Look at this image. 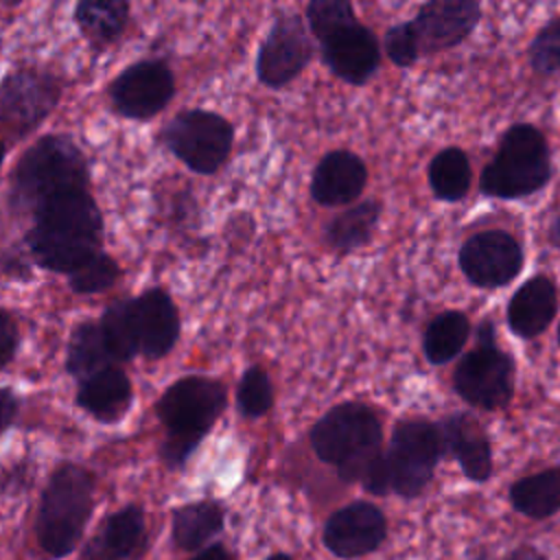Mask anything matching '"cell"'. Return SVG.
<instances>
[{
	"mask_svg": "<svg viewBox=\"0 0 560 560\" xmlns=\"http://www.w3.org/2000/svg\"><path fill=\"white\" fill-rule=\"evenodd\" d=\"M90 171L81 147L66 133H48L35 140L15 162L9 186L13 210L31 212L70 190H88Z\"/></svg>",
	"mask_w": 560,
	"mask_h": 560,
	"instance_id": "cell-1",
	"label": "cell"
},
{
	"mask_svg": "<svg viewBox=\"0 0 560 560\" xmlns=\"http://www.w3.org/2000/svg\"><path fill=\"white\" fill-rule=\"evenodd\" d=\"M311 446L322 462L335 466L343 481L361 483L383 453V427L370 405L348 400L313 424Z\"/></svg>",
	"mask_w": 560,
	"mask_h": 560,
	"instance_id": "cell-2",
	"label": "cell"
},
{
	"mask_svg": "<svg viewBox=\"0 0 560 560\" xmlns=\"http://www.w3.org/2000/svg\"><path fill=\"white\" fill-rule=\"evenodd\" d=\"M225 400L223 383L210 376H184L164 389L158 400V418L166 429L160 455L168 468L184 466L225 409Z\"/></svg>",
	"mask_w": 560,
	"mask_h": 560,
	"instance_id": "cell-3",
	"label": "cell"
},
{
	"mask_svg": "<svg viewBox=\"0 0 560 560\" xmlns=\"http://www.w3.org/2000/svg\"><path fill=\"white\" fill-rule=\"evenodd\" d=\"M551 177V158L542 131L529 122L505 129L497 153L483 166L479 190L486 197L521 199L538 192Z\"/></svg>",
	"mask_w": 560,
	"mask_h": 560,
	"instance_id": "cell-4",
	"label": "cell"
},
{
	"mask_svg": "<svg viewBox=\"0 0 560 560\" xmlns=\"http://www.w3.org/2000/svg\"><path fill=\"white\" fill-rule=\"evenodd\" d=\"M94 505V477L77 464H61L42 494L37 512V540L39 547L55 556H68L92 514Z\"/></svg>",
	"mask_w": 560,
	"mask_h": 560,
	"instance_id": "cell-5",
	"label": "cell"
},
{
	"mask_svg": "<svg viewBox=\"0 0 560 560\" xmlns=\"http://www.w3.org/2000/svg\"><path fill=\"white\" fill-rule=\"evenodd\" d=\"M475 341L477 346L455 365L453 389L464 402L477 409H503L514 398L516 363L510 352L497 346V328L492 319L479 322Z\"/></svg>",
	"mask_w": 560,
	"mask_h": 560,
	"instance_id": "cell-6",
	"label": "cell"
},
{
	"mask_svg": "<svg viewBox=\"0 0 560 560\" xmlns=\"http://www.w3.org/2000/svg\"><path fill=\"white\" fill-rule=\"evenodd\" d=\"M444 453L440 424L427 418L398 420L385 448L392 492L402 499L420 497Z\"/></svg>",
	"mask_w": 560,
	"mask_h": 560,
	"instance_id": "cell-7",
	"label": "cell"
},
{
	"mask_svg": "<svg viewBox=\"0 0 560 560\" xmlns=\"http://www.w3.org/2000/svg\"><path fill=\"white\" fill-rule=\"evenodd\" d=\"M164 147L199 175L217 173L234 144V127L210 109L177 112L162 129Z\"/></svg>",
	"mask_w": 560,
	"mask_h": 560,
	"instance_id": "cell-8",
	"label": "cell"
},
{
	"mask_svg": "<svg viewBox=\"0 0 560 560\" xmlns=\"http://www.w3.org/2000/svg\"><path fill=\"white\" fill-rule=\"evenodd\" d=\"M61 79L48 70L22 66L0 81V127L11 138L35 131L61 101Z\"/></svg>",
	"mask_w": 560,
	"mask_h": 560,
	"instance_id": "cell-9",
	"label": "cell"
},
{
	"mask_svg": "<svg viewBox=\"0 0 560 560\" xmlns=\"http://www.w3.org/2000/svg\"><path fill=\"white\" fill-rule=\"evenodd\" d=\"M313 42L298 13H278L256 55V77L262 85L280 90L308 66Z\"/></svg>",
	"mask_w": 560,
	"mask_h": 560,
	"instance_id": "cell-10",
	"label": "cell"
},
{
	"mask_svg": "<svg viewBox=\"0 0 560 560\" xmlns=\"http://www.w3.org/2000/svg\"><path fill=\"white\" fill-rule=\"evenodd\" d=\"M175 94V77L162 59H140L127 66L109 85L116 114L131 120L158 116Z\"/></svg>",
	"mask_w": 560,
	"mask_h": 560,
	"instance_id": "cell-11",
	"label": "cell"
},
{
	"mask_svg": "<svg viewBox=\"0 0 560 560\" xmlns=\"http://www.w3.org/2000/svg\"><path fill=\"white\" fill-rule=\"evenodd\" d=\"M457 262L470 284L479 289H499L521 273L525 254L510 232L483 230L464 241Z\"/></svg>",
	"mask_w": 560,
	"mask_h": 560,
	"instance_id": "cell-12",
	"label": "cell"
},
{
	"mask_svg": "<svg viewBox=\"0 0 560 560\" xmlns=\"http://www.w3.org/2000/svg\"><path fill=\"white\" fill-rule=\"evenodd\" d=\"M479 0H427L409 26L420 55H435L459 46L479 24Z\"/></svg>",
	"mask_w": 560,
	"mask_h": 560,
	"instance_id": "cell-13",
	"label": "cell"
},
{
	"mask_svg": "<svg viewBox=\"0 0 560 560\" xmlns=\"http://www.w3.org/2000/svg\"><path fill=\"white\" fill-rule=\"evenodd\" d=\"M387 538V518L370 501H352L332 512L324 525V547L343 560L376 551Z\"/></svg>",
	"mask_w": 560,
	"mask_h": 560,
	"instance_id": "cell-14",
	"label": "cell"
},
{
	"mask_svg": "<svg viewBox=\"0 0 560 560\" xmlns=\"http://www.w3.org/2000/svg\"><path fill=\"white\" fill-rule=\"evenodd\" d=\"M129 302L140 354L149 359L168 354L179 337V313L173 298L162 287H153Z\"/></svg>",
	"mask_w": 560,
	"mask_h": 560,
	"instance_id": "cell-15",
	"label": "cell"
},
{
	"mask_svg": "<svg viewBox=\"0 0 560 560\" xmlns=\"http://www.w3.org/2000/svg\"><path fill=\"white\" fill-rule=\"evenodd\" d=\"M322 57L335 77L350 85H363L381 63V46L368 26L354 22L322 42Z\"/></svg>",
	"mask_w": 560,
	"mask_h": 560,
	"instance_id": "cell-16",
	"label": "cell"
},
{
	"mask_svg": "<svg viewBox=\"0 0 560 560\" xmlns=\"http://www.w3.org/2000/svg\"><path fill=\"white\" fill-rule=\"evenodd\" d=\"M28 258L37 265L44 267L46 271L52 273H63L70 276L77 271L81 265H85L94 254L101 252L103 241L39 225L33 223V228L24 236Z\"/></svg>",
	"mask_w": 560,
	"mask_h": 560,
	"instance_id": "cell-17",
	"label": "cell"
},
{
	"mask_svg": "<svg viewBox=\"0 0 560 560\" xmlns=\"http://www.w3.org/2000/svg\"><path fill=\"white\" fill-rule=\"evenodd\" d=\"M365 184V162L348 149H335L317 162L311 177V197L319 206H348L361 197Z\"/></svg>",
	"mask_w": 560,
	"mask_h": 560,
	"instance_id": "cell-18",
	"label": "cell"
},
{
	"mask_svg": "<svg viewBox=\"0 0 560 560\" xmlns=\"http://www.w3.org/2000/svg\"><path fill=\"white\" fill-rule=\"evenodd\" d=\"M438 424L444 438V451L455 457L462 472L475 483L488 481L492 477V446L477 418L457 411Z\"/></svg>",
	"mask_w": 560,
	"mask_h": 560,
	"instance_id": "cell-19",
	"label": "cell"
},
{
	"mask_svg": "<svg viewBox=\"0 0 560 560\" xmlns=\"http://www.w3.org/2000/svg\"><path fill=\"white\" fill-rule=\"evenodd\" d=\"M558 313V291L551 278L532 276L525 280L508 302V328L521 339L542 335Z\"/></svg>",
	"mask_w": 560,
	"mask_h": 560,
	"instance_id": "cell-20",
	"label": "cell"
},
{
	"mask_svg": "<svg viewBox=\"0 0 560 560\" xmlns=\"http://www.w3.org/2000/svg\"><path fill=\"white\" fill-rule=\"evenodd\" d=\"M33 221L103 241V214L88 190H70L50 197L33 210Z\"/></svg>",
	"mask_w": 560,
	"mask_h": 560,
	"instance_id": "cell-21",
	"label": "cell"
},
{
	"mask_svg": "<svg viewBox=\"0 0 560 560\" xmlns=\"http://www.w3.org/2000/svg\"><path fill=\"white\" fill-rule=\"evenodd\" d=\"M131 394L129 376L120 368L107 365L79 381L77 405L101 422H116L127 413Z\"/></svg>",
	"mask_w": 560,
	"mask_h": 560,
	"instance_id": "cell-22",
	"label": "cell"
},
{
	"mask_svg": "<svg viewBox=\"0 0 560 560\" xmlns=\"http://www.w3.org/2000/svg\"><path fill=\"white\" fill-rule=\"evenodd\" d=\"M144 538V514L138 505H127L120 512L107 516L96 536H92L81 560H125Z\"/></svg>",
	"mask_w": 560,
	"mask_h": 560,
	"instance_id": "cell-23",
	"label": "cell"
},
{
	"mask_svg": "<svg viewBox=\"0 0 560 560\" xmlns=\"http://www.w3.org/2000/svg\"><path fill=\"white\" fill-rule=\"evenodd\" d=\"M383 206L378 199H365L335 214L324 225V241L339 254H350L365 247L378 225Z\"/></svg>",
	"mask_w": 560,
	"mask_h": 560,
	"instance_id": "cell-24",
	"label": "cell"
},
{
	"mask_svg": "<svg viewBox=\"0 0 560 560\" xmlns=\"http://www.w3.org/2000/svg\"><path fill=\"white\" fill-rule=\"evenodd\" d=\"M512 508L534 521H545L560 512V466L516 479L508 490Z\"/></svg>",
	"mask_w": 560,
	"mask_h": 560,
	"instance_id": "cell-25",
	"label": "cell"
},
{
	"mask_svg": "<svg viewBox=\"0 0 560 560\" xmlns=\"http://www.w3.org/2000/svg\"><path fill=\"white\" fill-rule=\"evenodd\" d=\"M129 0H77L74 22L92 46L116 42L129 24Z\"/></svg>",
	"mask_w": 560,
	"mask_h": 560,
	"instance_id": "cell-26",
	"label": "cell"
},
{
	"mask_svg": "<svg viewBox=\"0 0 560 560\" xmlns=\"http://www.w3.org/2000/svg\"><path fill=\"white\" fill-rule=\"evenodd\" d=\"M223 527V508L217 501H195L173 512V540L179 549H201Z\"/></svg>",
	"mask_w": 560,
	"mask_h": 560,
	"instance_id": "cell-27",
	"label": "cell"
},
{
	"mask_svg": "<svg viewBox=\"0 0 560 560\" xmlns=\"http://www.w3.org/2000/svg\"><path fill=\"white\" fill-rule=\"evenodd\" d=\"M470 337V319L462 311L438 313L424 328L422 350L429 363L444 365L453 361Z\"/></svg>",
	"mask_w": 560,
	"mask_h": 560,
	"instance_id": "cell-28",
	"label": "cell"
},
{
	"mask_svg": "<svg viewBox=\"0 0 560 560\" xmlns=\"http://www.w3.org/2000/svg\"><path fill=\"white\" fill-rule=\"evenodd\" d=\"M114 357L105 343V337L101 332L98 322H81L74 326L70 341H68V354H66V368L77 378L83 381L92 376L94 372L114 365Z\"/></svg>",
	"mask_w": 560,
	"mask_h": 560,
	"instance_id": "cell-29",
	"label": "cell"
},
{
	"mask_svg": "<svg viewBox=\"0 0 560 560\" xmlns=\"http://www.w3.org/2000/svg\"><path fill=\"white\" fill-rule=\"evenodd\" d=\"M472 184L470 160L459 147H444L429 162V186L440 201H459Z\"/></svg>",
	"mask_w": 560,
	"mask_h": 560,
	"instance_id": "cell-30",
	"label": "cell"
},
{
	"mask_svg": "<svg viewBox=\"0 0 560 560\" xmlns=\"http://www.w3.org/2000/svg\"><path fill=\"white\" fill-rule=\"evenodd\" d=\"M98 326H101V332L105 337V343H107L114 361H129L140 352L129 300L112 302L103 311Z\"/></svg>",
	"mask_w": 560,
	"mask_h": 560,
	"instance_id": "cell-31",
	"label": "cell"
},
{
	"mask_svg": "<svg viewBox=\"0 0 560 560\" xmlns=\"http://www.w3.org/2000/svg\"><path fill=\"white\" fill-rule=\"evenodd\" d=\"M354 22L357 15L350 0H308L306 4V24L319 44Z\"/></svg>",
	"mask_w": 560,
	"mask_h": 560,
	"instance_id": "cell-32",
	"label": "cell"
},
{
	"mask_svg": "<svg viewBox=\"0 0 560 560\" xmlns=\"http://www.w3.org/2000/svg\"><path fill=\"white\" fill-rule=\"evenodd\" d=\"M120 276H122L120 265L101 249L85 265H81L77 271L68 276V284L74 293L90 295V293L107 291L120 280Z\"/></svg>",
	"mask_w": 560,
	"mask_h": 560,
	"instance_id": "cell-33",
	"label": "cell"
},
{
	"mask_svg": "<svg viewBox=\"0 0 560 560\" xmlns=\"http://www.w3.org/2000/svg\"><path fill=\"white\" fill-rule=\"evenodd\" d=\"M238 411L247 418L265 416L273 405V387L267 372L258 365H252L243 372L236 387Z\"/></svg>",
	"mask_w": 560,
	"mask_h": 560,
	"instance_id": "cell-34",
	"label": "cell"
},
{
	"mask_svg": "<svg viewBox=\"0 0 560 560\" xmlns=\"http://www.w3.org/2000/svg\"><path fill=\"white\" fill-rule=\"evenodd\" d=\"M532 68L538 74L560 72V18L547 22L527 48Z\"/></svg>",
	"mask_w": 560,
	"mask_h": 560,
	"instance_id": "cell-35",
	"label": "cell"
},
{
	"mask_svg": "<svg viewBox=\"0 0 560 560\" xmlns=\"http://www.w3.org/2000/svg\"><path fill=\"white\" fill-rule=\"evenodd\" d=\"M383 46H385V55L389 57V61L400 68H411L420 57L418 42H416V35H413L409 22H398V24L389 26L383 37Z\"/></svg>",
	"mask_w": 560,
	"mask_h": 560,
	"instance_id": "cell-36",
	"label": "cell"
},
{
	"mask_svg": "<svg viewBox=\"0 0 560 560\" xmlns=\"http://www.w3.org/2000/svg\"><path fill=\"white\" fill-rule=\"evenodd\" d=\"M20 341V330L13 315L0 308V370L13 359Z\"/></svg>",
	"mask_w": 560,
	"mask_h": 560,
	"instance_id": "cell-37",
	"label": "cell"
},
{
	"mask_svg": "<svg viewBox=\"0 0 560 560\" xmlns=\"http://www.w3.org/2000/svg\"><path fill=\"white\" fill-rule=\"evenodd\" d=\"M18 398L9 387H0V433L15 420Z\"/></svg>",
	"mask_w": 560,
	"mask_h": 560,
	"instance_id": "cell-38",
	"label": "cell"
},
{
	"mask_svg": "<svg viewBox=\"0 0 560 560\" xmlns=\"http://www.w3.org/2000/svg\"><path fill=\"white\" fill-rule=\"evenodd\" d=\"M190 560H234V556L223 547V545H210L206 549H201L195 558Z\"/></svg>",
	"mask_w": 560,
	"mask_h": 560,
	"instance_id": "cell-39",
	"label": "cell"
},
{
	"mask_svg": "<svg viewBox=\"0 0 560 560\" xmlns=\"http://www.w3.org/2000/svg\"><path fill=\"white\" fill-rule=\"evenodd\" d=\"M503 560H545L542 553H538L534 547L529 545H521L516 549H512Z\"/></svg>",
	"mask_w": 560,
	"mask_h": 560,
	"instance_id": "cell-40",
	"label": "cell"
},
{
	"mask_svg": "<svg viewBox=\"0 0 560 560\" xmlns=\"http://www.w3.org/2000/svg\"><path fill=\"white\" fill-rule=\"evenodd\" d=\"M549 241L556 245V247H560V214L551 221V225H549Z\"/></svg>",
	"mask_w": 560,
	"mask_h": 560,
	"instance_id": "cell-41",
	"label": "cell"
},
{
	"mask_svg": "<svg viewBox=\"0 0 560 560\" xmlns=\"http://www.w3.org/2000/svg\"><path fill=\"white\" fill-rule=\"evenodd\" d=\"M265 560H291V556H287V553H273V556H269V558H265Z\"/></svg>",
	"mask_w": 560,
	"mask_h": 560,
	"instance_id": "cell-42",
	"label": "cell"
},
{
	"mask_svg": "<svg viewBox=\"0 0 560 560\" xmlns=\"http://www.w3.org/2000/svg\"><path fill=\"white\" fill-rule=\"evenodd\" d=\"M20 2H24V0H0L2 7H18Z\"/></svg>",
	"mask_w": 560,
	"mask_h": 560,
	"instance_id": "cell-43",
	"label": "cell"
},
{
	"mask_svg": "<svg viewBox=\"0 0 560 560\" xmlns=\"http://www.w3.org/2000/svg\"><path fill=\"white\" fill-rule=\"evenodd\" d=\"M2 160H4V142L0 140V166H2Z\"/></svg>",
	"mask_w": 560,
	"mask_h": 560,
	"instance_id": "cell-44",
	"label": "cell"
},
{
	"mask_svg": "<svg viewBox=\"0 0 560 560\" xmlns=\"http://www.w3.org/2000/svg\"><path fill=\"white\" fill-rule=\"evenodd\" d=\"M558 346H560V324H558Z\"/></svg>",
	"mask_w": 560,
	"mask_h": 560,
	"instance_id": "cell-45",
	"label": "cell"
},
{
	"mask_svg": "<svg viewBox=\"0 0 560 560\" xmlns=\"http://www.w3.org/2000/svg\"><path fill=\"white\" fill-rule=\"evenodd\" d=\"M197 2H208V0H197Z\"/></svg>",
	"mask_w": 560,
	"mask_h": 560,
	"instance_id": "cell-46",
	"label": "cell"
}]
</instances>
